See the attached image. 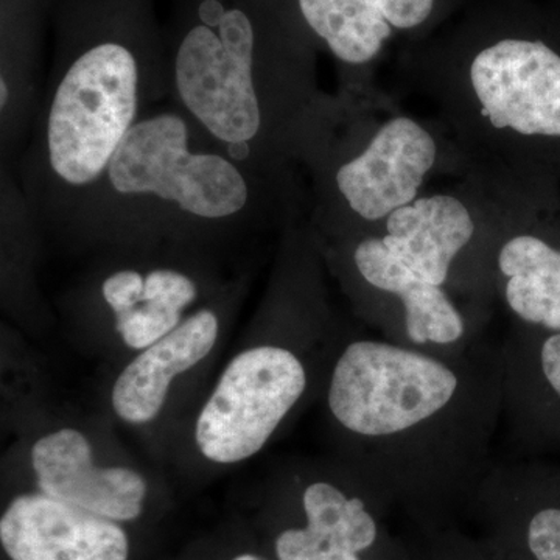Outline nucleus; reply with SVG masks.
I'll return each mask as SVG.
<instances>
[{
  "label": "nucleus",
  "instance_id": "nucleus-15",
  "mask_svg": "<svg viewBox=\"0 0 560 560\" xmlns=\"http://www.w3.org/2000/svg\"><path fill=\"white\" fill-rule=\"evenodd\" d=\"M500 436L511 458L560 451V331L511 323L501 340Z\"/></svg>",
  "mask_w": 560,
  "mask_h": 560
},
{
  "label": "nucleus",
  "instance_id": "nucleus-12",
  "mask_svg": "<svg viewBox=\"0 0 560 560\" xmlns=\"http://www.w3.org/2000/svg\"><path fill=\"white\" fill-rule=\"evenodd\" d=\"M497 220L499 178L475 165L397 210L378 232L412 271L493 313L488 261Z\"/></svg>",
  "mask_w": 560,
  "mask_h": 560
},
{
  "label": "nucleus",
  "instance_id": "nucleus-1",
  "mask_svg": "<svg viewBox=\"0 0 560 560\" xmlns=\"http://www.w3.org/2000/svg\"><path fill=\"white\" fill-rule=\"evenodd\" d=\"M503 404L501 341L431 352L350 327L318 405L330 455L386 504L436 510L474 499Z\"/></svg>",
  "mask_w": 560,
  "mask_h": 560
},
{
  "label": "nucleus",
  "instance_id": "nucleus-5",
  "mask_svg": "<svg viewBox=\"0 0 560 560\" xmlns=\"http://www.w3.org/2000/svg\"><path fill=\"white\" fill-rule=\"evenodd\" d=\"M168 101L165 49L138 0H90L66 27L36 113L22 190L50 231L102 178L143 114Z\"/></svg>",
  "mask_w": 560,
  "mask_h": 560
},
{
  "label": "nucleus",
  "instance_id": "nucleus-19",
  "mask_svg": "<svg viewBox=\"0 0 560 560\" xmlns=\"http://www.w3.org/2000/svg\"><path fill=\"white\" fill-rule=\"evenodd\" d=\"M2 308L27 329H43L49 312L35 278L44 231L24 190L2 168Z\"/></svg>",
  "mask_w": 560,
  "mask_h": 560
},
{
  "label": "nucleus",
  "instance_id": "nucleus-7",
  "mask_svg": "<svg viewBox=\"0 0 560 560\" xmlns=\"http://www.w3.org/2000/svg\"><path fill=\"white\" fill-rule=\"evenodd\" d=\"M408 75L475 165L534 175L560 151V50L510 10L464 25Z\"/></svg>",
  "mask_w": 560,
  "mask_h": 560
},
{
  "label": "nucleus",
  "instance_id": "nucleus-3",
  "mask_svg": "<svg viewBox=\"0 0 560 560\" xmlns=\"http://www.w3.org/2000/svg\"><path fill=\"white\" fill-rule=\"evenodd\" d=\"M329 272L305 219L282 231L267 287L230 359L165 445L187 477L243 466L319 401L350 330L331 302Z\"/></svg>",
  "mask_w": 560,
  "mask_h": 560
},
{
  "label": "nucleus",
  "instance_id": "nucleus-17",
  "mask_svg": "<svg viewBox=\"0 0 560 560\" xmlns=\"http://www.w3.org/2000/svg\"><path fill=\"white\" fill-rule=\"evenodd\" d=\"M474 499L504 547L530 560H560V469L533 459L495 460Z\"/></svg>",
  "mask_w": 560,
  "mask_h": 560
},
{
  "label": "nucleus",
  "instance_id": "nucleus-22",
  "mask_svg": "<svg viewBox=\"0 0 560 560\" xmlns=\"http://www.w3.org/2000/svg\"><path fill=\"white\" fill-rule=\"evenodd\" d=\"M466 560H469V559H466Z\"/></svg>",
  "mask_w": 560,
  "mask_h": 560
},
{
  "label": "nucleus",
  "instance_id": "nucleus-10",
  "mask_svg": "<svg viewBox=\"0 0 560 560\" xmlns=\"http://www.w3.org/2000/svg\"><path fill=\"white\" fill-rule=\"evenodd\" d=\"M315 242L350 312L372 334L444 353L459 352L485 338L492 313L412 271L381 232Z\"/></svg>",
  "mask_w": 560,
  "mask_h": 560
},
{
  "label": "nucleus",
  "instance_id": "nucleus-21",
  "mask_svg": "<svg viewBox=\"0 0 560 560\" xmlns=\"http://www.w3.org/2000/svg\"><path fill=\"white\" fill-rule=\"evenodd\" d=\"M230 560H270L265 558V556L259 555V552L253 551H242L238 555L232 556Z\"/></svg>",
  "mask_w": 560,
  "mask_h": 560
},
{
  "label": "nucleus",
  "instance_id": "nucleus-9",
  "mask_svg": "<svg viewBox=\"0 0 560 560\" xmlns=\"http://www.w3.org/2000/svg\"><path fill=\"white\" fill-rule=\"evenodd\" d=\"M108 419L43 410L18 427L2 477L80 510L131 525L145 515L158 482L121 445Z\"/></svg>",
  "mask_w": 560,
  "mask_h": 560
},
{
  "label": "nucleus",
  "instance_id": "nucleus-2",
  "mask_svg": "<svg viewBox=\"0 0 560 560\" xmlns=\"http://www.w3.org/2000/svg\"><path fill=\"white\" fill-rule=\"evenodd\" d=\"M305 183L231 156L171 102L143 114L102 178L49 232L79 253L186 246L217 253L305 217Z\"/></svg>",
  "mask_w": 560,
  "mask_h": 560
},
{
  "label": "nucleus",
  "instance_id": "nucleus-16",
  "mask_svg": "<svg viewBox=\"0 0 560 560\" xmlns=\"http://www.w3.org/2000/svg\"><path fill=\"white\" fill-rule=\"evenodd\" d=\"M0 545L9 560H130L127 525L16 488L0 515Z\"/></svg>",
  "mask_w": 560,
  "mask_h": 560
},
{
  "label": "nucleus",
  "instance_id": "nucleus-14",
  "mask_svg": "<svg viewBox=\"0 0 560 560\" xmlns=\"http://www.w3.org/2000/svg\"><path fill=\"white\" fill-rule=\"evenodd\" d=\"M497 175L499 220L488 261L493 301L511 323L560 331V228L540 212L534 175Z\"/></svg>",
  "mask_w": 560,
  "mask_h": 560
},
{
  "label": "nucleus",
  "instance_id": "nucleus-11",
  "mask_svg": "<svg viewBox=\"0 0 560 560\" xmlns=\"http://www.w3.org/2000/svg\"><path fill=\"white\" fill-rule=\"evenodd\" d=\"M246 290L248 278L243 276L178 329L113 368L103 394V418L138 434L153 458H162L212 382Z\"/></svg>",
  "mask_w": 560,
  "mask_h": 560
},
{
  "label": "nucleus",
  "instance_id": "nucleus-6",
  "mask_svg": "<svg viewBox=\"0 0 560 560\" xmlns=\"http://www.w3.org/2000/svg\"><path fill=\"white\" fill-rule=\"evenodd\" d=\"M474 162L436 116L410 113L375 81L327 92L302 143L305 221L318 242L374 234Z\"/></svg>",
  "mask_w": 560,
  "mask_h": 560
},
{
  "label": "nucleus",
  "instance_id": "nucleus-13",
  "mask_svg": "<svg viewBox=\"0 0 560 560\" xmlns=\"http://www.w3.org/2000/svg\"><path fill=\"white\" fill-rule=\"evenodd\" d=\"M268 495L290 515L272 537L275 560H374L386 552L382 511L388 506L337 456L279 464Z\"/></svg>",
  "mask_w": 560,
  "mask_h": 560
},
{
  "label": "nucleus",
  "instance_id": "nucleus-4",
  "mask_svg": "<svg viewBox=\"0 0 560 560\" xmlns=\"http://www.w3.org/2000/svg\"><path fill=\"white\" fill-rule=\"evenodd\" d=\"M293 0H180L165 47L168 101L231 156L283 179L326 97Z\"/></svg>",
  "mask_w": 560,
  "mask_h": 560
},
{
  "label": "nucleus",
  "instance_id": "nucleus-8",
  "mask_svg": "<svg viewBox=\"0 0 560 560\" xmlns=\"http://www.w3.org/2000/svg\"><path fill=\"white\" fill-rule=\"evenodd\" d=\"M243 276L224 271L208 249L108 250L95 254L62 294L60 313L75 345L113 370L178 329Z\"/></svg>",
  "mask_w": 560,
  "mask_h": 560
},
{
  "label": "nucleus",
  "instance_id": "nucleus-20",
  "mask_svg": "<svg viewBox=\"0 0 560 560\" xmlns=\"http://www.w3.org/2000/svg\"><path fill=\"white\" fill-rule=\"evenodd\" d=\"M397 32H418L440 11L441 0H372Z\"/></svg>",
  "mask_w": 560,
  "mask_h": 560
},
{
  "label": "nucleus",
  "instance_id": "nucleus-18",
  "mask_svg": "<svg viewBox=\"0 0 560 560\" xmlns=\"http://www.w3.org/2000/svg\"><path fill=\"white\" fill-rule=\"evenodd\" d=\"M294 5L340 66V86L374 81L372 69L396 31L372 0H294Z\"/></svg>",
  "mask_w": 560,
  "mask_h": 560
}]
</instances>
